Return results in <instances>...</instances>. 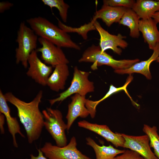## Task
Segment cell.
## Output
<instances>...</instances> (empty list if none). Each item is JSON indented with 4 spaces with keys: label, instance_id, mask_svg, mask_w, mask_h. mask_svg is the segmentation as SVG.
Segmentation results:
<instances>
[{
    "label": "cell",
    "instance_id": "22",
    "mask_svg": "<svg viewBox=\"0 0 159 159\" xmlns=\"http://www.w3.org/2000/svg\"><path fill=\"white\" fill-rule=\"evenodd\" d=\"M58 21V26L65 32L68 33H76L81 35L84 40L87 39V33L89 32L96 30L94 25L95 21L92 19L87 24L78 27H74L67 26L62 22L59 19L57 18Z\"/></svg>",
    "mask_w": 159,
    "mask_h": 159
},
{
    "label": "cell",
    "instance_id": "19",
    "mask_svg": "<svg viewBox=\"0 0 159 159\" xmlns=\"http://www.w3.org/2000/svg\"><path fill=\"white\" fill-rule=\"evenodd\" d=\"M132 9L141 19L152 18L155 12L159 11V0H137Z\"/></svg>",
    "mask_w": 159,
    "mask_h": 159
},
{
    "label": "cell",
    "instance_id": "27",
    "mask_svg": "<svg viewBox=\"0 0 159 159\" xmlns=\"http://www.w3.org/2000/svg\"><path fill=\"white\" fill-rule=\"evenodd\" d=\"M114 159H145L137 152L127 150L122 154L115 157Z\"/></svg>",
    "mask_w": 159,
    "mask_h": 159
},
{
    "label": "cell",
    "instance_id": "14",
    "mask_svg": "<svg viewBox=\"0 0 159 159\" xmlns=\"http://www.w3.org/2000/svg\"><path fill=\"white\" fill-rule=\"evenodd\" d=\"M157 22L152 18L141 19L139 24V30L141 32L144 42L147 43L149 48L153 50L159 44V31Z\"/></svg>",
    "mask_w": 159,
    "mask_h": 159
},
{
    "label": "cell",
    "instance_id": "5",
    "mask_svg": "<svg viewBox=\"0 0 159 159\" xmlns=\"http://www.w3.org/2000/svg\"><path fill=\"white\" fill-rule=\"evenodd\" d=\"M44 127L54 140L56 145L62 147L67 145L65 131L67 124L63 119L61 112L58 109L47 107L42 111Z\"/></svg>",
    "mask_w": 159,
    "mask_h": 159
},
{
    "label": "cell",
    "instance_id": "8",
    "mask_svg": "<svg viewBox=\"0 0 159 159\" xmlns=\"http://www.w3.org/2000/svg\"><path fill=\"white\" fill-rule=\"evenodd\" d=\"M38 41L42 47L36 49L41 53V58L46 64L53 67L69 63L61 48L46 39L39 37Z\"/></svg>",
    "mask_w": 159,
    "mask_h": 159
},
{
    "label": "cell",
    "instance_id": "24",
    "mask_svg": "<svg viewBox=\"0 0 159 159\" xmlns=\"http://www.w3.org/2000/svg\"><path fill=\"white\" fill-rule=\"evenodd\" d=\"M143 130L149 138L150 147L153 149L155 155L159 159V135L157 132V127L144 124Z\"/></svg>",
    "mask_w": 159,
    "mask_h": 159
},
{
    "label": "cell",
    "instance_id": "10",
    "mask_svg": "<svg viewBox=\"0 0 159 159\" xmlns=\"http://www.w3.org/2000/svg\"><path fill=\"white\" fill-rule=\"evenodd\" d=\"M36 50H34L28 60L29 67L26 72L28 77L43 86L47 85L48 79L52 72V67L42 62L38 56Z\"/></svg>",
    "mask_w": 159,
    "mask_h": 159
},
{
    "label": "cell",
    "instance_id": "12",
    "mask_svg": "<svg viewBox=\"0 0 159 159\" xmlns=\"http://www.w3.org/2000/svg\"><path fill=\"white\" fill-rule=\"evenodd\" d=\"M78 125L99 135L117 148L123 147L125 140L121 134L113 132L107 125L93 123L85 120L78 122Z\"/></svg>",
    "mask_w": 159,
    "mask_h": 159
},
{
    "label": "cell",
    "instance_id": "20",
    "mask_svg": "<svg viewBox=\"0 0 159 159\" xmlns=\"http://www.w3.org/2000/svg\"><path fill=\"white\" fill-rule=\"evenodd\" d=\"M86 140L87 145L94 150L96 159H114L117 155L123 153L125 151L115 148L111 145L108 146H100L90 137L86 138Z\"/></svg>",
    "mask_w": 159,
    "mask_h": 159
},
{
    "label": "cell",
    "instance_id": "7",
    "mask_svg": "<svg viewBox=\"0 0 159 159\" xmlns=\"http://www.w3.org/2000/svg\"><path fill=\"white\" fill-rule=\"evenodd\" d=\"M77 146L76 138L73 136L65 146L60 147L47 142L40 149L48 159H92L78 150Z\"/></svg>",
    "mask_w": 159,
    "mask_h": 159
},
{
    "label": "cell",
    "instance_id": "13",
    "mask_svg": "<svg viewBox=\"0 0 159 159\" xmlns=\"http://www.w3.org/2000/svg\"><path fill=\"white\" fill-rule=\"evenodd\" d=\"M71 101L68 105L67 112L66 117L68 131L76 119L79 117L82 118L87 117L90 113L86 107L87 99L85 96L75 94L71 97Z\"/></svg>",
    "mask_w": 159,
    "mask_h": 159
},
{
    "label": "cell",
    "instance_id": "18",
    "mask_svg": "<svg viewBox=\"0 0 159 159\" xmlns=\"http://www.w3.org/2000/svg\"><path fill=\"white\" fill-rule=\"evenodd\" d=\"M159 55V44H158L154 49L151 56L147 60L137 62L130 67L123 69L115 70V72L120 74H131L134 73L141 74L148 80H151L152 76L149 69L151 63L156 60Z\"/></svg>",
    "mask_w": 159,
    "mask_h": 159
},
{
    "label": "cell",
    "instance_id": "2",
    "mask_svg": "<svg viewBox=\"0 0 159 159\" xmlns=\"http://www.w3.org/2000/svg\"><path fill=\"white\" fill-rule=\"evenodd\" d=\"M36 34L60 48L80 50V46L73 41L70 36L58 26L40 16L26 20Z\"/></svg>",
    "mask_w": 159,
    "mask_h": 159
},
{
    "label": "cell",
    "instance_id": "3",
    "mask_svg": "<svg viewBox=\"0 0 159 159\" xmlns=\"http://www.w3.org/2000/svg\"><path fill=\"white\" fill-rule=\"evenodd\" d=\"M139 61L138 59L120 60L115 59L105 51L102 52L99 46L93 44L85 50L81 57L78 60L80 63H92L91 68L93 70L96 69L98 67L102 65L110 66L115 70L125 69Z\"/></svg>",
    "mask_w": 159,
    "mask_h": 159
},
{
    "label": "cell",
    "instance_id": "30",
    "mask_svg": "<svg viewBox=\"0 0 159 159\" xmlns=\"http://www.w3.org/2000/svg\"><path fill=\"white\" fill-rule=\"evenodd\" d=\"M5 117L4 114L0 113V130L1 134H3L4 133V125Z\"/></svg>",
    "mask_w": 159,
    "mask_h": 159
},
{
    "label": "cell",
    "instance_id": "29",
    "mask_svg": "<svg viewBox=\"0 0 159 159\" xmlns=\"http://www.w3.org/2000/svg\"><path fill=\"white\" fill-rule=\"evenodd\" d=\"M37 150L38 154L37 156H35L32 154H31L30 155V158L29 159L26 158L25 159H48L44 155L40 149H38Z\"/></svg>",
    "mask_w": 159,
    "mask_h": 159
},
{
    "label": "cell",
    "instance_id": "9",
    "mask_svg": "<svg viewBox=\"0 0 159 159\" xmlns=\"http://www.w3.org/2000/svg\"><path fill=\"white\" fill-rule=\"evenodd\" d=\"M94 25L100 36L99 46L102 52H105L108 49H112L115 53L120 55L122 49L118 47L125 49L128 45L127 42L124 39L126 36L119 33L117 35L112 34L105 30L97 20Z\"/></svg>",
    "mask_w": 159,
    "mask_h": 159
},
{
    "label": "cell",
    "instance_id": "28",
    "mask_svg": "<svg viewBox=\"0 0 159 159\" xmlns=\"http://www.w3.org/2000/svg\"><path fill=\"white\" fill-rule=\"evenodd\" d=\"M13 6V4L9 1H2L0 2V13H2L5 11L9 9Z\"/></svg>",
    "mask_w": 159,
    "mask_h": 159
},
{
    "label": "cell",
    "instance_id": "15",
    "mask_svg": "<svg viewBox=\"0 0 159 159\" xmlns=\"http://www.w3.org/2000/svg\"><path fill=\"white\" fill-rule=\"evenodd\" d=\"M7 101L1 90H0V113L4 114L6 118L9 132L11 135L14 146L18 147L16 135L18 133L22 138L25 136L22 133L19 123L16 117L11 116L10 110L7 103Z\"/></svg>",
    "mask_w": 159,
    "mask_h": 159
},
{
    "label": "cell",
    "instance_id": "6",
    "mask_svg": "<svg viewBox=\"0 0 159 159\" xmlns=\"http://www.w3.org/2000/svg\"><path fill=\"white\" fill-rule=\"evenodd\" d=\"M89 72L79 70L77 66L74 68L73 77L70 86L65 91L59 94L55 98L49 100L51 106L57 102H62L72 95L75 94L85 96L88 93L95 90L94 82L90 81Z\"/></svg>",
    "mask_w": 159,
    "mask_h": 159
},
{
    "label": "cell",
    "instance_id": "16",
    "mask_svg": "<svg viewBox=\"0 0 159 159\" xmlns=\"http://www.w3.org/2000/svg\"><path fill=\"white\" fill-rule=\"evenodd\" d=\"M127 8L103 4L100 10L96 11L92 19L96 20L101 19L110 27L114 23H119Z\"/></svg>",
    "mask_w": 159,
    "mask_h": 159
},
{
    "label": "cell",
    "instance_id": "26",
    "mask_svg": "<svg viewBox=\"0 0 159 159\" xmlns=\"http://www.w3.org/2000/svg\"><path fill=\"white\" fill-rule=\"evenodd\" d=\"M133 0H104L103 4L114 7H123L132 9L135 2Z\"/></svg>",
    "mask_w": 159,
    "mask_h": 159
},
{
    "label": "cell",
    "instance_id": "4",
    "mask_svg": "<svg viewBox=\"0 0 159 159\" xmlns=\"http://www.w3.org/2000/svg\"><path fill=\"white\" fill-rule=\"evenodd\" d=\"M38 36L24 22L20 24L17 32L16 42L18 47L15 50L16 62L21 63L25 68L28 67V60L31 53L36 50Z\"/></svg>",
    "mask_w": 159,
    "mask_h": 159
},
{
    "label": "cell",
    "instance_id": "17",
    "mask_svg": "<svg viewBox=\"0 0 159 159\" xmlns=\"http://www.w3.org/2000/svg\"><path fill=\"white\" fill-rule=\"evenodd\" d=\"M54 68L48 79L47 85L52 91L58 92L64 89L69 71L67 64L59 65Z\"/></svg>",
    "mask_w": 159,
    "mask_h": 159
},
{
    "label": "cell",
    "instance_id": "32",
    "mask_svg": "<svg viewBox=\"0 0 159 159\" xmlns=\"http://www.w3.org/2000/svg\"><path fill=\"white\" fill-rule=\"evenodd\" d=\"M156 60L157 62L159 63V55L157 58Z\"/></svg>",
    "mask_w": 159,
    "mask_h": 159
},
{
    "label": "cell",
    "instance_id": "11",
    "mask_svg": "<svg viewBox=\"0 0 159 159\" xmlns=\"http://www.w3.org/2000/svg\"><path fill=\"white\" fill-rule=\"evenodd\" d=\"M125 142L123 148L135 151L145 159H158L151 149L149 139L146 134L132 136L121 133Z\"/></svg>",
    "mask_w": 159,
    "mask_h": 159
},
{
    "label": "cell",
    "instance_id": "23",
    "mask_svg": "<svg viewBox=\"0 0 159 159\" xmlns=\"http://www.w3.org/2000/svg\"><path fill=\"white\" fill-rule=\"evenodd\" d=\"M130 75L128 77L127 79L126 82L123 86L121 87H116L114 86L113 85H110L109 90L107 92L105 96L101 99L98 100L93 101L91 100L90 101V105L92 108L94 110H96V107L97 105L101 102L103 101L110 96L113 94L119 92L120 91L123 90L125 93L129 97L130 99L132 101L133 104L135 105L136 107L138 106V105L132 99V98L130 96L128 92L127 87L128 84L132 81L133 77L131 74H129Z\"/></svg>",
    "mask_w": 159,
    "mask_h": 159
},
{
    "label": "cell",
    "instance_id": "1",
    "mask_svg": "<svg viewBox=\"0 0 159 159\" xmlns=\"http://www.w3.org/2000/svg\"><path fill=\"white\" fill-rule=\"evenodd\" d=\"M7 101L17 109V115L26 131L28 141L32 144L39 139L44 127V120L39 108L43 91L40 90L31 101L26 102L15 96L11 92L4 94Z\"/></svg>",
    "mask_w": 159,
    "mask_h": 159
},
{
    "label": "cell",
    "instance_id": "31",
    "mask_svg": "<svg viewBox=\"0 0 159 159\" xmlns=\"http://www.w3.org/2000/svg\"><path fill=\"white\" fill-rule=\"evenodd\" d=\"M152 18L155 21L158 23L159 24V11L155 12L153 15Z\"/></svg>",
    "mask_w": 159,
    "mask_h": 159
},
{
    "label": "cell",
    "instance_id": "25",
    "mask_svg": "<svg viewBox=\"0 0 159 159\" xmlns=\"http://www.w3.org/2000/svg\"><path fill=\"white\" fill-rule=\"evenodd\" d=\"M42 1L45 5L51 8L55 7L59 11L61 19L64 22L67 21L68 11L69 5L63 0H42Z\"/></svg>",
    "mask_w": 159,
    "mask_h": 159
},
{
    "label": "cell",
    "instance_id": "21",
    "mask_svg": "<svg viewBox=\"0 0 159 159\" xmlns=\"http://www.w3.org/2000/svg\"><path fill=\"white\" fill-rule=\"evenodd\" d=\"M140 20L138 15L132 9L127 8L119 24L128 27L131 37L138 38L140 35L139 30Z\"/></svg>",
    "mask_w": 159,
    "mask_h": 159
}]
</instances>
